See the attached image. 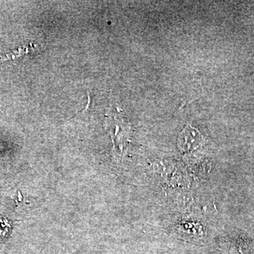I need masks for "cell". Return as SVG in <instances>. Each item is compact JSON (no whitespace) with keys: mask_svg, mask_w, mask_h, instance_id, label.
Returning a JSON list of instances; mask_svg holds the SVG:
<instances>
[{"mask_svg":"<svg viewBox=\"0 0 254 254\" xmlns=\"http://www.w3.org/2000/svg\"><path fill=\"white\" fill-rule=\"evenodd\" d=\"M11 222L6 217L0 215V239L9 236L11 232Z\"/></svg>","mask_w":254,"mask_h":254,"instance_id":"obj_1","label":"cell"}]
</instances>
